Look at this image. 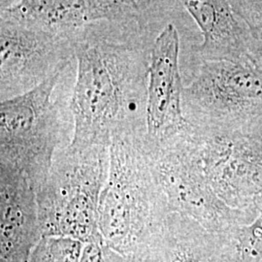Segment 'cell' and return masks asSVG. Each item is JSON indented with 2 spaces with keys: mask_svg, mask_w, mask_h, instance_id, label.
<instances>
[{
  "mask_svg": "<svg viewBox=\"0 0 262 262\" xmlns=\"http://www.w3.org/2000/svg\"><path fill=\"white\" fill-rule=\"evenodd\" d=\"M148 26L101 21L76 32L77 73L70 101L74 132L68 149L110 148L114 140L147 135L155 41Z\"/></svg>",
  "mask_w": 262,
  "mask_h": 262,
  "instance_id": "1",
  "label": "cell"
},
{
  "mask_svg": "<svg viewBox=\"0 0 262 262\" xmlns=\"http://www.w3.org/2000/svg\"><path fill=\"white\" fill-rule=\"evenodd\" d=\"M146 136L114 140L97 224L106 243L132 257L171 212L150 165Z\"/></svg>",
  "mask_w": 262,
  "mask_h": 262,
  "instance_id": "2",
  "label": "cell"
},
{
  "mask_svg": "<svg viewBox=\"0 0 262 262\" xmlns=\"http://www.w3.org/2000/svg\"><path fill=\"white\" fill-rule=\"evenodd\" d=\"M109 147L56 152L37 195L43 236L90 242L100 233L97 224L99 199L109 173ZM42 236V237H43Z\"/></svg>",
  "mask_w": 262,
  "mask_h": 262,
  "instance_id": "3",
  "label": "cell"
},
{
  "mask_svg": "<svg viewBox=\"0 0 262 262\" xmlns=\"http://www.w3.org/2000/svg\"><path fill=\"white\" fill-rule=\"evenodd\" d=\"M183 112L192 125L262 142V55L244 62H202L184 88Z\"/></svg>",
  "mask_w": 262,
  "mask_h": 262,
  "instance_id": "4",
  "label": "cell"
},
{
  "mask_svg": "<svg viewBox=\"0 0 262 262\" xmlns=\"http://www.w3.org/2000/svg\"><path fill=\"white\" fill-rule=\"evenodd\" d=\"M62 74L0 102V165L23 173L36 193L47 181L63 137L61 113L54 100Z\"/></svg>",
  "mask_w": 262,
  "mask_h": 262,
  "instance_id": "5",
  "label": "cell"
},
{
  "mask_svg": "<svg viewBox=\"0 0 262 262\" xmlns=\"http://www.w3.org/2000/svg\"><path fill=\"white\" fill-rule=\"evenodd\" d=\"M74 35L0 15L1 102L28 94L62 74L75 58Z\"/></svg>",
  "mask_w": 262,
  "mask_h": 262,
  "instance_id": "6",
  "label": "cell"
},
{
  "mask_svg": "<svg viewBox=\"0 0 262 262\" xmlns=\"http://www.w3.org/2000/svg\"><path fill=\"white\" fill-rule=\"evenodd\" d=\"M155 1L26 0L1 1L0 15L57 33L77 31L101 21L128 24L147 20Z\"/></svg>",
  "mask_w": 262,
  "mask_h": 262,
  "instance_id": "7",
  "label": "cell"
},
{
  "mask_svg": "<svg viewBox=\"0 0 262 262\" xmlns=\"http://www.w3.org/2000/svg\"><path fill=\"white\" fill-rule=\"evenodd\" d=\"M180 36L168 24L156 37L150 53L147 140L159 143L186 129L183 112L184 85L180 72Z\"/></svg>",
  "mask_w": 262,
  "mask_h": 262,
  "instance_id": "8",
  "label": "cell"
},
{
  "mask_svg": "<svg viewBox=\"0 0 262 262\" xmlns=\"http://www.w3.org/2000/svg\"><path fill=\"white\" fill-rule=\"evenodd\" d=\"M201 29L203 41L196 53L203 62L244 63L262 55L248 25L232 8L231 1H181Z\"/></svg>",
  "mask_w": 262,
  "mask_h": 262,
  "instance_id": "9",
  "label": "cell"
},
{
  "mask_svg": "<svg viewBox=\"0 0 262 262\" xmlns=\"http://www.w3.org/2000/svg\"><path fill=\"white\" fill-rule=\"evenodd\" d=\"M0 262H29L42 238L37 195L27 177L0 165Z\"/></svg>",
  "mask_w": 262,
  "mask_h": 262,
  "instance_id": "10",
  "label": "cell"
},
{
  "mask_svg": "<svg viewBox=\"0 0 262 262\" xmlns=\"http://www.w3.org/2000/svg\"><path fill=\"white\" fill-rule=\"evenodd\" d=\"M202 227L187 216L171 213L138 248L132 262H212Z\"/></svg>",
  "mask_w": 262,
  "mask_h": 262,
  "instance_id": "11",
  "label": "cell"
},
{
  "mask_svg": "<svg viewBox=\"0 0 262 262\" xmlns=\"http://www.w3.org/2000/svg\"><path fill=\"white\" fill-rule=\"evenodd\" d=\"M84 243L73 238L43 236L29 262H80Z\"/></svg>",
  "mask_w": 262,
  "mask_h": 262,
  "instance_id": "12",
  "label": "cell"
},
{
  "mask_svg": "<svg viewBox=\"0 0 262 262\" xmlns=\"http://www.w3.org/2000/svg\"><path fill=\"white\" fill-rule=\"evenodd\" d=\"M80 262H132V257L115 251L98 233L84 244Z\"/></svg>",
  "mask_w": 262,
  "mask_h": 262,
  "instance_id": "13",
  "label": "cell"
},
{
  "mask_svg": "<svg viewBox=\"0 0 262 262\" xmlns=\"http://www.w3.org/2000/svg\"><path fill=\"white\" fill-rule=\"evenodd\" d=\"M231 5L236 14L248 25L262 49V0H234L231 1Z\"/></svg>",
  "mask_w": 262,
  "mask_h": 262,
  "instance_id": "14",
  "label": "cell"
}]
</instances>
